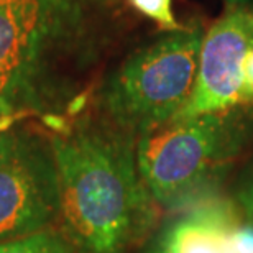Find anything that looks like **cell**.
Masks as SVG:
<instances>
[{
	"mask_svg": "<svg viewBox=\"0 0 253 253\" xmlns=\"http://www.w3.org/2000/svg\"><path fill=\"white\" fill-rule=\"evenodd\" d=\"M225 8H237V7H253V0H222Z\"/></svg>",
	"mask_w": 253,
	"mask_h": 253,
	"instance_id": "4fadbf2b",
	"label": "cell"
},
{
	"mask_svg": "<svg viewBox=\"0 0 253 253\" xmlns=\"http://www.w3.org/2000/svg\"><path fill=\"white\" fill-rule=\"evenodd\" d=\"M230 253H253V225L239 224L230 235Z\"/></svg>",
	"mask_w": 253,
	"mask_h": 253,
	"instance_id": "30bf717a",
	"label": "cell"
},
{
	"mask_svg": "<svg viewBox=\"0 0 253 253\" xmlns=\"http://www.w3.org/2000/svg\"><path fill=\"white\" fill-rule=\"evenodd\" d=\"M253 140V105L179 117L136 138V163L165 209L192 204Z\"/></svg>",
	"mask_w": 253,
	"mask_h": 253,
	"instance_id": "3957f363",
	"label": "cell"
},
{
	"mask_svg": "<svg viewBox=\"0 0 253 253\" xmlns=\"http://www.w3.org/2000/svg\"><path fill=\"white\" fill-rule=\"evenodd\" d=\"M253 49V7L225 8L204 32L192 94L179 117L240 105L244 64Z\"/></svg>",
	"mask_w": 253,
	"mask_h": 253,
	"instance_id": "8992f818",
	"label": "cell"
},
{
	"mask_svg": "<svg viewBox=\"0 0 253 253\" xmlns=\"http://www.w3.org/2000/svg\"><path fill=\"white\" fill-rule=\"evenodd\" d=\"M59 219L76 253H130L156 222L158 204L136 163V138L107 119H83L51 138Z\"/></svg>",
	"mask_w": 253,
	"mask_h": 253,
	"instance_id": "7a4b0ae2",
	"label": "cell"
},
{
	"mask_svg": "<svg viewBox=\"0 0 253 253\" xmlns=\"http://www.w3.org/2000/svg\"><path fill=\"white\" fill-rule=\"evenodd\" d=\"M59 217L51 141L28 130L0 133V242L48 229Z\"/></svg>",
	"mask_w": 253,
	"mask_h": 253,
	"instance_id": "5b68a950",
	"label": "cell"
},
{
	"mask_svg": "<svg viewBox=\"0 0 253 253\" xmlns=\"http://www.w3.org/2000/svg\"><path fill=\"white\" fill-rule=\"evenodd\" d=\"M202 25L183 27L133 51L100 89L104 119L138 138L176 119L192 94Z\"/></svg>",
	"mask_w": 253,
	"mask_h": 253,
	"instance_id": "277c9868",
	"label": "cell"
},
{
	"mask_svg": "<svg viewBox=\"0 0 253 253\" xmlns=\"http://www.w3.org/2000/svg\"><path fill=\"white\" fill-rule=\"evenodd\" d=\"M0 253H76L63 232L44 229L18 239L0 242Z\"/></svg>",
	"mask_w": 253,
	"mask_h": 253,
	"instance_id": "ba28073f",
	"label": "cell"
},
{
	"mask_svg": "<svg viewBox=\"0 0 253 253\" xmlns=\"http://www.w3.org/2000/svg\"><path fill=\"white\" fill-rule=\"evenodd\" d=\"M2 124H3V120H0V128H2Z\"/></svg>",
	"mask_w": 253,
	"mask_h": 253,
	"instance_id": "5bb4252c",
	"label": "cell"
},
{
	"mask_svg": "<svg viewBox=\"0 0 253 253\" xmlns=\"http://www.w3.org/2000/svg\"><path fill=\"white\" fill-rule=\"evenodd\" d=\"M125 0H0V120L74 112L81 78L125 28Z\"/></svg>",
	"mask_w": 253,
	"mask_h": 253,
	"instance_id": "6da1fadb",
	"label": "cell"
},
{
	"mask_svg": "<svg viewBox=\"0 0 253 253\" xmlns=\"http://www.w3.org/2000/svg\"><path fill=\"white\" fill-rule=\"evenodd\" d=\"M126 5L136 13L143 15L160 27L163 33L181 30V25L173 12V0H125Z\"/></svg>",
	"mask_w": 253,
	"mask_h": 253,
	"instance_id": "9c48e42d",
	"label": "cell"
},
{
	"mask_svg": "<svg viewBox=\"0 0 253 253\" xmlns=\"http://www.w3.org/2000/svg\"><path fill=\"white\" fill-rule=\"evenodd\" d=\"M239 206L242 207L245 220L253 225V166L239 191Z\"/></svg>",
	"mask_w": 253,
	"mask_h": 253,
	"instance_id": "8fae6325",
	"label": "cell"
},
{
	"mask_svg": "<svg viewBox=\"0 0 253 253\" xmlns=\"http://www.w3.org/2000/svg\"><path fill=\"white\" fill-rule=\"evenodd\" d=\"M240 105H253V49L244 64V83L240 90Z\"/></svg>",
	"mask_w": 253,
	"mask_h": 253,
	"instance_id": "7c38bea8",
	"label": "cell"
},
{
	"mask_svg": "<svg viewBox=\"0 0 253 253\" xmlns=\"http://www.w3.org/2000/svg\"><path fill=\"white\" fill-rule=\"evenodd\" d=\"M239 224L227 201H196L156 232L146 253H230V235Z\"/></svg>",
	"mask_w": 253,
	"mask_h": 253,
	"instance_id": "52a82bcc",
	"label": "cell"
}]
</instances>
